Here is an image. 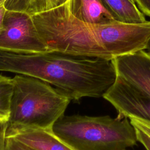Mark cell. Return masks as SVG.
<instances>
[{"label":"cell","mask_w":150,"mask_h":150,"mask_svg":"<svg viewBox=\"0 0 150 150\" xmlns=\"http://www.w3.org/2000/svg\"><path fill=\"white\" fill-rule=\"evenodd\" d=\"M0 71L39 79L53 85L74 101L103 97L117 77L112 60L53 51L16 53L0 50Z\"/></svg>","instance_id":"cell-1"},{"label":"cell","mask_w":150,"mask_h":150,"mask_svg":"<svg viewBox=\"0 0 150 150\" xmlns=\"http://www.w3.org/2000/svg\"><path fill=\"white\" fill-rule=\"evenodd\" d=\"M6 134L28 128L52 129L71 100L64 93L39 79L17 74Z\"/></svg>","instance_id":"cell-2"},{"label":"cell","mask_w":150,"mask_h":150,"mask_svg":"<svg viewBox=\"0 0 150 150\" xmlns=\"http://www.w3.org/2000/svg\"><path fill=\"white\" fill-rule=\"evenodd\" d=\"M52 130L76 150H121L138 141L135 129L127 118L63 115Z\"/></svg>","instance_id":"cell-3"},{"label":"cell","mask_w":150,"mask_h":150,"mask_svg":"<svg viewBox=\"0 0 150 150\" xmlns=\"http://www.w3.org/2000/svg\"><path fill=\"white\" fill-rule=\"evenodd\" d=\"M0 50L16 53L47 52L39 40L30 16L7 10L0 29Z\"/></svg>","instance_id":"cell-4"},{"label":"cell","mask_w":150,"mask_h":150,"mask_svg":"<svg viewBox=\"0 0 150 150\" xmlns=\"http://www.w3.org/2000/svg\"><path fill=\"white\" fill-rule=\"evenodd\" d=\"M103 97L118 112L117 117H135L150 122V96L120 76Z\"/></svg>","instance_id":"cell-5"},{"label":"cell","mask_w":150,"mask_h":150,"mask_svg":"<svg viewBox=\"0 0 150 150\" xmlns=\"http://www.w3.org/2000/svg\"><path fill=\"white\" fill-rule=\"evenodd\" d=\"M117 74L150 96V54L145 50L112 59Z\"/></svg>","instance_id":"cell-6"},{"label":"cell","mask_w":150,"mask_h":150,"mask_svg":"<svg viewBox=\"0 0 150 150\" xmlns=\"http://www.w3.org/2000/svg\"><path fill=\"white\" fill-rule=\"evenodd\" d=\"M37 150H76L57 137L52 129L28 128L6 134Z\"/></svg>","instance_id":"cell-7"},{"label":"cell","mask_w":150,"mask_h":150,"mask_svg":"<svg viewBox=\"0 0 150 150\" xmlns=\"http://www.w3.org/2000/svg\"><path fill=\"white\" fill-rule=\"evenodd\" d=\"M71 9L79 19L89 23H105L116 21L101 0H70Z\"/></svg>","instance_id":"cell-8"},{"label":"cell","mask_w":150,"mask_h":150,"mask_svg":"<svg viewBox=\"0 0 150 150\" xmlns=\"http://www.w3.org/2000/svg\"><path fill=\"white\" fill-rule=\"evenodd\" d=\"M101 1L117 21L126 23H141L146 21L134 1Z\"/></svg>","instance_id":"cell-9"},{"label":"cell","mask_w":150,"mask_h":150,"mask_svg":"<svg viewBox=\"0 0 150 150\" xmlns=\"http://www.w3.org/2000/svg\"><path fill=\"white\" fill-rule=\"evenodd\" d=\"M13 88L12 78L0 74V120L2 121H7L9 118Z\"/></svg>","instance_id":"cell-10"},{"label":"cell","mask_w":150,"mask_h":150,"mask_svg":"<svg viewBox=\"0 0 150 150\" xmlns=\"http://www.w3.org/2000/svg\"><path fill=\"white\" fill-rule=\"evenodd\" d=\"M69 0H24L20 11L32 15L57 8Z\"/></svg>","instance_id":"cell-11"},{"label":"cell","mask_w":150,"mask_h":150,"mask_svg":"<svg viewBox=\"0 0 150 150\" xmlns=\"http://www.w3.org/2000/svg\"><path fill=\"white\" fill-rule=\"evenodd\" d=\"M4 150H37L13 137H6Z\"/></svg>","instance_id":"cell-12"},{"label":"cell","mask_w":150,"mask_h":150,"mask_svg":"<svg viewBox=\"0 0 150 150\" xmlns=\"http://www.w3.org/2000/svg\"><path fill=\"white\" fill-rule=\"evenodd\" d=\"M131 124L136 128L139 129L145 134L150 138V122L146 120L137 118L135 117H129Z\"/></svg>","instance_id":"cell-13"},{"label":"cell","mask_w":150,"mask_h":150,"mask_svg":"<svg viewBox=\"0 0 150 150\" xmlns=\"http://www.w3.org/2000/svg\"><path fill=\"white\" fill-rule=\"evenodd\" d=\"M134 128L136 132L137 141L141 142L146 150H150V138L139 129Z\"/></svg>","instance_id":"cell-14"},{"label":"cell","mask_w":150,"mask_h":150,"mask_svg":"<svg viewBox=\"0 0 150 150\" xmlns=\"http://www.w3.org/2000/svg\"><path fill=\"white\" fill-rule=\"evenodd\" d=\"M141 12L150 17V0H134Z\"/></svg>","instance_id":"cell-15"},{"label":"cell","mask_w":150,"mask_h":150,"mask_svg":"<svg viewBox=\"0 0 150 150\" xmlns=\"http://www.w3.org/2000/svg\"><path fill=\"white\" fill-rule=\"evenodd\" d=\"M6 128L7 121H0V150H4Z\"/></svg>","instance_id":"cell-16"},{"label":"cell","mask_w":150,"mask_h":150,"mask_svg":"<svg viewBox=\"0 0 150 150\" xmlns=\"http://www.w3.org/2000/svg\"><path fill=\"white\" fill-rule=\"evenodd\" d=\"M7 10H8V9L6 8V7L5 5L0 6V29L2 27L4 16L5 15V13H6Z\"/></svg>","instance_id":"cell-17"},{"label":"cell","mask_w":150,"mask_h":150,"mask_svg":"<svg viewBox=\"0 0 150 150\" xmlns=\"http://www.w3.org/2000/svg\"><path fill=\"white\" fill-rule=\"evenodd\" d=\"M13 1H16V0H13ZM11 1H12V0H0V6L5 5L7 8L9 5V2H11Z\"/></svg>","instance_id":"cell-18"},{"label":"cell","mask_w":150,"mask_h":150,"mask_svg":"<svg viewBox=\"0 0 150 150\" xmlns=\"http://www.w3.org/2000/svg\"><path fill=\"white\" fill-rule=\"evenodd\" d=\"M146 51L149 53L150 54V38L148 40V42L147 43V45H146V49H145Z\"/></svg>","instance_id":"cell-19"},{"label":"cell","mask_w":150,"mask_h":150,"mask_svg":"<svg viewBox=\"0 0 150 150\" xmlns=\"http://www.w3.org/2000/svg\"><path fill=\"white\" fill-rule=\"evenodd\" d=\"M121 150H127V149H121Z\"/></svg>","instance_id":"cell-20"},{"label":"cell","mask_w":150,"mask_h":150,"mask_svg":"<svg viewBox=\"0 0 150 150\" xmlns=\"http://www.w3.org/2000/svg\"><path fill=\"white\" fill-rule=\"evenodd\" d=\"M0 121H2V120H0Z\"/></svg>","instance_id":"cell-21"}]
</instances>
